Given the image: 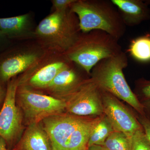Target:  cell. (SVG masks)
<instances>
[{"label":"cell","instance_id":"12","mask_svg":"<svg viewBox=\"0 0 150 150\" xmlns=\"http://www.w3.org/2000/svg\"><path fill=\"white\" fill-rule=\"evenodd\" d=\"M79 67L77 65L70 62L58 73L45 90L50 96L62 99L87 79L82 78L78 70Z\"/></svg>","mask_w":150,"mask_h":150},{"label":"cell","instance_id":"6","mask_svg":"<svg viewBox=\"0 0 150 150\" xmlns=\"http://www.w3.org/2000/svg\"><path fill=\"white\" fill-rule=\"evenodd\" d=\"M16 101L27 126L66 111L64 100L43 94L24 86L18 85Z\"/></svg>","mask_w":150,"mask_h":150},{"label":"cell","instance_id":"1","mask_svg":"<svg viewBox=\"0 0 150 150\" xmlns=\"http://www.w3.org/2000/svg\"><path fill=\"white\" fill-rule=\"evenodd\" d=\"M100 119L64 112L47 117L40 123L52 150H87L92 131Z\"/></svg>","mask_w":150,"mask_h":150},{"label":"cell","instance_id":"21","mask_svg":"<svg viewBox=\"0 0 150 150\" xmlns=\"http://www.w3.org/2000/svg\"><path fill=\"white\" fill-rule=\"evenodd\" d=\"M75 1L76 0H53L51 2L54 11L63 12L70 9Z\"/></svg>","mask_w":150,"mask_h":150},{"label":"cell","instance_id":"18","mask_svg":"<svg viewBox=\"0 0 150 150\" xmlns=\"http://www.w3.org/2000/svg\"><path fill=\"white\" fill-rule=\"evenodd\" d=\"M104 150H131V137L119 131H113L102 146Z\"/></svg>","mask_w":150,"mask_h":150},{"label":"cell","instance_id":"14","mask_svg":"<svg viewBox=\"0 0 150 150\" xmlns=\"http://www.w3.org/2000/svg\"><path fill=\"white\" fill-rule=\"evenodd\" d=\"M12 150H52V147L40 122L28 125Z\"/></svg>","mask_w":150,"mask_h":150},{"label":"cell","instance_id":"7","mask_svg":"<svg viewBox=\"0 0 150 150\" xmlns=\"http://www.w3.org/2000/svg\"><path fill=\"white\" fill-rule=\"evenodd\" d=\"M18 83L17 77L7 83L5 97L0 110V137L5 141L9 150H12L24 131L23 115L16 101Z\"/></svg>","mask_w":150,"mask_h":150},{"label":"cell","instance_id":"11","mask_svg":"<svg viewBox=\"0 0 150 150\" xmlns=\"http://www.w3.org/2000/svg\"><path fill=\"white\" fill-rule=\"evenodd\" d=\"M101 93L103 113L114 131L131 137L137 131L143 129L138 119L126 109L118 98L106 92L101 91Z\"/></svg>","mask_w":150,"mask_h":150},{"label":"cell","instance_id":"26","mask_svg":"<svg viewBox=\"0 0 150 150\" xmlns=\"http://www.w3.org/2000/svg\"><path fill=\"white\" fill-rule=\"evenodd\" d=\"M6 93V88L5 87L0 86V102L2 100L4 99Z\"/></svg>","mask_w":150,"mask_h":150},{"label":"cell","instance_id":"28","mask_svg":"<svg viewBox=\"0 0 150 150\" xmlns=\"http://www.w3.org/2000/svg\"><path fill=\"white\" fill-rule=\"evenodd\" d=\"M146 3L149 5V6H150V0H147V1H145Z\"/></svg>","mask_w":150,"mask_h":150},{"label":"cell","instance_id":"17","mask_svg":"<svg viewBox=\"0 0 150 150\" xmlns=\"http://www.w3.org/2000/svg\"><path fill=\"white\" fill-rule=\"evenodd\" d=\"M113 131L114 129L107 117L105 116L100 118L92 131L88 147L93 145L102 146L108 137Z\"/></svg>","mask_w":150,"mask_h":150},{"label":"cell","instance_id":"15","mask_svg":"<svg viewBox=\"0 0 150 150\" xmlns=\"http://www.w3.org/2000/svg\"><path fill=\"white\" fill-rule=\"evenodd\" d=\"M29 15L0 18V30L9 39H17L33 35L30 30Z\"/></svg>","mask_w":150,"mask_h":150},{"label":"cell","instance_id":"19","mask_svg":"<svg viewBox=\"0 0 150 150\" xmlns=\"http://www.w3.org/2000/svg\"><path fill=\"white\" fill-rule=\"evenodd\" d=\"M131 150H150V144L143 129L138 130L131 137Z\"/></svg>","mask_w":150,"mask_h":150},{"label":"cell","instance_id":"24","mask_svg":"<svg viewBox=\"0 0 150 150\" xmlns=\"http://www.w3.org/2000/svg\"><path fill=\"white\" fill-rule=\"evenodd\" d=\"M142 103L144 107V116L150 120V99Z\"/></svg>","mask_w":150,"mask_h":150},{"label":"cell","instance_id":"10","mask_svg":"<svg viewBox=\"0 0 150 150\" xmlns=\"http://www.w3.org/2000/svg\"><path fill=\"white\" fill-rule=\"evenodd\" d=\"M63 54L47 57V54L32 68L18 79V85L35 90H45L58 73L69 63Z\"/></svg>","mask_w":150,"mask_h":150},{"label":"cell","instance_id":"23","mask_svg":"<svg viewBox=\"0 0 150 150\" xmlns=\"http://www.w3.org/2000/svg\"><path fill=\"white\" fill-rule=\"evenodd\" d=\"M9 39L6 35L0 30V54L9 48Z\"/></svg>","mask_w":150,"mask_h":150},{"label":"cell","instance_id":"8","mask_svg":"<svg viewBox=\"0 0 150 150\" xmlns=\"http://www.w3.org/2000/svg\"><path fill=\"white\" fill-rule=\"evenodd\" d=\"M42 47H9L0 54V86L5 87L13 78L26 72L47 54Z\"/></svg>","mask_w":150,"mask_h":150},{"label":"cell","instance_id":"25","mask_svg":"<svg viewBox=\"0 0 150 150\" xmlns=\"http://www.w3.org/2000/svg\"><path fill=\"white\" fill-rule=\"evenodd\" d=\"M0 150H9L5 140L0 137Z\"/></svg>","mask_w":150,"mask_h":150},{"label":"cell","instance_id":"16","mask_svg":"<svg viewBox=\"0 0 150 150\" xmlns=\"http://www.w3.org/2000/svg\"><path fill=\"white\" fill-rule=\"evenodd\" d=\"M127 52L137 62L150 63V34L147 33L132 39Z\"/></svg>","mask_w":150,"mask_h":150},{"label":"cell","instance_id":"13","mask_svg":"<svg viewBox=\"0 0 150 150\" xmlns=\"http://www.w3.org/2000/svg\"><path fill=\"white\" fill-rule=\"evenodd\" d=\"M126 26L139 25L150 19V7L142 0H111Z\"/></svg>","mask_w":150,"mask_h":150},{"label":"cell","instance_id":"4","mask_svg":"<svg viewBox=\"0 0 150 150\" xmlns=\"http://www.w3.org/2000/svg\"><path fill=\"white\" fill-rule=\"evenodd\" d=\"M70 10L78 17L82 33L100 30L119 40L126 26L111 1L76 0Z\"/></svg>","mask_w":150,"mask_h":150},{"label":"cell","instance_id":"22","mask_svg":"<svg viewBox=\"0 0 150 150\" xmlns=\"http://www.w3.org/2000/svg\"><path fill=\"white\" fill-rule=\"evenodd\" d=\"M150 144V120L144 115H140L137 118Z\"/></svg>","mask_w":150,"mask_h":150},{"label":"cell","instance_id":"2","mask_svg":"<svg viewBox=\"0 0 150 150\" xmlns=\"http://www.w3.org/2000/svg\"><path fill=\"white\" fill-rule=\"evenodd\" d=\"M81 33L78 17L70 9L54 11L39 23L33 34L45 51L63 54L73 46Z\"/></svg>","mask_w":150,"mask_h":150},{"label":"cell","instance_id":"3","mask_svg":"<svg viewBox=\"0 0 150 150\" xmlns=\"http://www.w3.org/2000/svg\"><path fill=\"white\" fill-rule=\"evenodd\" d=\"M128 59L122 51L116 56L103 59L91 72L90 78L102 91L111 94L130 105L140 115H144V107L128 84L123 70Z\"/></svg>","mask_w":150,"mask_h":150},{"label":"cell","instance_id":"27","mask_svg":"<svg viewBox=\"0 0 150 150\" xmlns=\"http://www.w3.org/2000/svg\"><path fill=\"white\" fill-rule=\"evenodd\" d=\"M87 150H104L102 146L98 145H93L88 148Z\"/></svg>","mask_w":150,"mask_h":150},{"label":"cell","instance_id":"20","mask_svg":"<svg viewBox=\"0 0 150 150\" xmlns=\"http://www.w3.org/2000/svg\"><path fill=\"white\" fill-rule=\"evenodd\" d=\"M134 93L141 103L150 99V80L141 78L137 80Z\"/></svg>","mask_w":150,"mask_h":150},{"label":"cell","instance_id":"9","mask_svg":"<svg viewBox=\"0 0 150 150\" xmlns=\"http://www.w3.org/2000/svg\"><path fill=\"white\" fill-rule=\"evenodd\" d=\"M62 99L66 102V111L70 114L87 117L103 113L101 91L90 78Z\"/></svg>","mask_w":150,"mask_h":150},{"label":"cell","instance_id":"5","mask_svg":"<svg viewBox=\"0 0 150 150\" xmlns=\"http://www.w3.org/2000/svg\"><path fill=\"white\" fill-rule=\"evenodd\" d=\"M118 41L102 30L81 32L74 44L63 55L68 61L77 65L90 75L98 62L123 51Z\"/></svg>","mask_w":150,"mask_h":150}]
</instances>
